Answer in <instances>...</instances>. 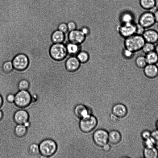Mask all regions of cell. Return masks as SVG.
I'll return each instance as SVG.
<instances>
[{"label": "cell", "instance_id": "6da1fadb", "mask_svg": "<svg viewBox=\"0 0 158 158\" xmlns=\"http://www.w3.org/2000/svg\"><path fill=\"white\" fill-rule=\"evenodd\" d=\"M39 145L41 155L40 157H51L56 152L57 149L56 142L50 138L43 140Z\"/></svg>", "mask_w": 158, "mask_h": 158}, {"label": "cell", "instance_id": "7a4b0ae2", "mask_svg": "<svg viewBox=\"0 0 158 158\" xmlns=\"http://www.w3.org/2000/svg\"><path fill=\"white\" fill-rule=\"evenodd\" d=\"M145 42L142 35L135 34L125 38L124 45L125 48L135 53L141 50Z\"/></svg>", "mask_w": 158, "mask_h": 158}, {"label": "cell", "instance_id": "3957f363", "mask_svg": "<svg viewBox=\"0 0 158 158\" xmlns=\"http://www.w3.org/2000/svg\"><path fill=\"white\" fill-rule=\"evenodd\" d=\"M31 101V96L27 90H20L15 95L14 103L19 109H23L28 106Z\"/></svg>", "mask_w": 158, "mask_h": 158}, {"label": "cell", "instance_id": "277c9868", "mask_svg": "<svg viewBox=\"0 0 158 158\" xmlns=\"http://www.w3.org/2000/svg\"><path fill=\"white\" fill-rule=\"evenodd\" d=\"M50 53L52 57L57 60L66 58L68 54L66 45L63 43L53 44L50 48Z\"/></svg>", "mask_w": 158, "mask_h": 158}, {"label": "cell", "instance_id": "5b68a950", "mask_svg": "<svg viewBox=\"0 0 158 158\" xmlns=\"http://www.w3.org/2000/svg\"><path fill=\"white\" fill-rule=\"evenodd\" d=\"M98 121L94 116L88 114L85 117L81 118L80 123L79 127L81 131L84 133H89L93 130L96 127Z\"/></svg>", "mask_w": 158, "mask_h": 158}, {"label": "cell", "instance_id": "8992f818", "mask_svg": "<svg viewBox=\"0 0 158 158\" xmlns=\"http://www.w3.org/2000/svg\"><path fill=\"white\" fill-rule=\"evenodd\" d=\"M138 23L145 29L149 28L156 23L153 13L150 11H146L139 16Z\"/></svg>", "mask_w": 158, "mask_h": 158}, {"label": "cell", "instance_id": "52a82bcc", "mask_svg": "<svg viewBox=\"0 0 158 158\" xmlns=\"http://www.w3.org/2000/svg\"><path fill=\"white\" fill-rule=\"evenodd\" d=\"M12 63L14 68L17 70H22L27 67L29 64V60L26 55L20 53L17 55L14 58Z\"/></svg>", "mask_w": 158, "mask_h": 158}, {"label": "cell", "instance_id": "ba28073f", "mask_svg": "<svg viewBox=\"0 0 158 158\" xmlns=\"http://www.w3.org/2000/svg\"><path fill=\"white\" fill-rule=\"evenodd\" d=\"M109 134L106 130L99 129L96 131L93 135V139L95 144L99 147H103L108 141Z\"/></svg>", "mask_w": 158, "mask_h": 158}, {"label": "cell", "instance_id": "9c48e42d", "mask_svg": "<svg viewBox=\"0 0 158 158\" xmlns=\"http://www.w3.org/2000/svg\"><path fill=\"white\" fill-rule=\"evenodd\" d=\"M136 23L135 22L123 23L119 27L120 35L126 38L135 33Z\"/></svg>", "mask_w": 158, "mask_h": 158}, {"label": "cell", "instance_id": "30bf717a", "mask_svg": "<svg viewBox=\"0 0 158 158\" xmlns=\"http://www.w3.org/2000/svg\"><path fill=\"white\" fill-rule=\"evenodd\" d=\"M86 35L81 31L75 30L70 31L68 38L69 42L79 44L84 41Z\"/></svg>", "mask_w": 158, "mask_h": 158}, {"label": "cell", "instance_id": "8fae6325", "mask_svg": "<svg viewBox=\"0 0 158 158\" xmlns=\"http://www.w3.org/2000/svg\"><path fill=\"white\" fill-rule=\"evenodd\" d=\"M143 69V74L147 78L153 79L158 77V66L156 64H147Z\"/></svg>", "mask_w": 158, "mask_h": 158}, {"label": "cell", "instance_id": "7c38bea8", "mask_svg": "<svg viewBox=\"0 0 158 158\" xmlns=\"http://www.w3.org/2000/svg\"><path fill=\"white\" fill-rule=\"evenodd\" d=\"M29 115L28 112L23 109L17 110L14 113L13 119L17 124H23L29 120Z\"/></svg>", "mask_w": 158, "mask_h": 158}, {"label": "cell", "instance_id": "4fadbf2b", "mask_svg": "<svg viewBox=\"0 0 158 158\" xmlns=\"http://www.w3.org/2000/svg\"><path fill=\"white\" fill-rule=\"evenodd\" d=\"M80 63L76 57H70L65 61V67L66 70L69 72L76 71L80 68Z\"/></svg>", "mask_w": 158, "mask_h": 158}, {"label": "cell", "instance_id": "5bb4252c", "mask_svg": "<svg viewBox=\"0 0 158 158\" xmlns=\"http://www.w3.org/2000/svg\"><path fill=\"white\" fill-rule=\"evenodd\" d=\"M142 35L146 42L155 44L158 42V32L154 29H146Z\"/></svg>", "mask_w": 158, "mask_h": 158}, {"label": "cell", "instance_id": "9a60e30c", "mask_svg": "<svg viewBox=\"0 0 158 158\" xmlns=\"http://www.w3.org/2000/svg\"><path fill=\"white\" fill-rule=\"evenodd\" d=\"M156 0H139L141 7L146 11L153 12L157 8Z\"/></svg>", "mask_w": 158, "mask_h": 158}, {"label": "cell", "instance_id": "2e32d148", "mask_svg": "<svg viewBox=\"0 0 158 158\" xmlns=\"http://www.w3.org/2000/svg\"><path fill=\"white\" fill-rule=\"evenodd\" d=\"M113 113L118 118L125 117L127 112L126 107L123 104L118 103L114 105L112 109Z\"/></svg>", "mask_w": 158, "mask_h": 158}, {"label": "cell", "instance_id": "e0dca14e", "mask_svg": "<svg viewBox=\"0 0 158 158\" xmlns=\"http://www.w3.org/2000/svg\"><path fill=\"white\" fill-rule=\"evenodd\" d=\"M74 112L78 117L82 118L89 114L87 108L82 104H79L75 107Z\"/></svg>", "mask_w": 158, "mask_h": 158}, {"label": "cell", "instance_id": "ac0fdd59", "mask_svg": "<svg viewBox=\"0 0 158 158\" xmlns=\"http://www.w3.org/2000/svg\"><path fill=\"white\" fill-rule=\"evenodd\" d=\"M143 155L146 158H157L158 151L154 146L146 147L143 151Z\"/></svg>", "mask_w": 158, "mask_h": 158}, {"label": "cell", "instance_id": "d6986e66", "mask_svg": "<svg viewBox=\"0 0 158 158\" xmlns=\"http://www.w3.org/2000/svg\"><path fill=\"white\" fill-rule=\"evenodd\" d=\"M14 132L16 136L19 138L20 140L25 136L27 132V128L23 124H17L14 129Z\"/></svg>", "mask_w": 158, "mask_h": 158}, {"label": "cell", "instance_id": "ffe728a7", "mask_svg": "<svg viewBox=\"0 0 158 158\" xmlns=\"http://www.w3.org/2000/svg\"><path fill=\"white\" fill-rule=\"evenodd\" d=\"M65 38L64 33L58 30L54 31L52 35V39L54 44L63 43Z\"/></svg>", "mask_w": 158, "mask_h": 158}, {"label": "cell", "instance_id": "44dd1931", "mask_svg": "<svg viewBox=\"0 0 158 158\" xmlns=\"http://www.w3.org/2000/svg\"><path fill=\"white\" fill-rule=\"evenodd\" d=\"M121 139V135L117 131H112L109 134L108 140L112 144H117L118 143Z\"/></svg>", "mask_w": 158, "mask_h": 158}, {"label": "cell", "instance_id": "7402d4cb", "mask_svg": "<svg viewBox=\"0 0 158 158\" xmlns=\"http://www.w3.org/2000/svg\"><path fill=\"white\" fill-rule=\"evenodd\" d=\"M28 151L31 158L40 157L41 155L39 144L36 143L31 144L29 146Z\"/></svg>", "mask_w": 158, "mask_h": 158}, {"label": "cell", "instance_id": "603a6c76", "mask_svg": "<svg viewBox=\"0 0 158 158\" xmlns=\"http://www.w3.org/2000/svg\"><path fill=\"white\" fill-rule=\"evenodd\" d=\"M148 64H156L158 62V55L155 51L145 54Z\"/></svg>", "mask_w": 158, "mask_h": 158}, {"label": "cell", "instance_id": "cb8c5ba5", "mask_svg": "<svg viewBox=\"0 0 158 158\" xmlns=\"http://www.w3.org/2000/svg\"><path fill=\"white\" fill-rule=\"evenodd\" d=\"M68 54H77L80 51L79 44L69 42L66 45Z\"/></svg>", "mask_w": 158, "mask_h": 158}, {"label": "cell", "instance_id": "d4e9b609", "mask_svg": "<svg viewBox=\"0 0 158 158\" xmlns=\"http://www.w3.org/2000/svg\"><path fill=\"white\" fill-rule=\"evenodd\" d=\"M135 65L139 69H143L147 64L145 56L140 55L137 56L135 60Z\"/></svg>", "mask_w": 158, "mask_h": 158}, {"label": "cell", "instance_id": "484cf974", "mask_svg": "<svg viewBox=\"0 0 158 158\" xmlns=\"http://www.w3.org/2000/svg\"><path fill=\"white\" fill-rule=\"evenodd\" d=\"M76 57L81 63H85L89 59V55L88 53L85 51H81L77 54Z\"/></svg>", "mask_w": 158, "mask_h": 158}, {"label": "cell", "instance_id": "4316f807", "mask_svg": "<svg viewBox=\"0 0 158 158\" xmlns=\"http://www.w3.org/2000/svg\"><path fill=\"white\" fill-rule=\"evenodd\" d=\"M155 44L145 42L141 50L146 54L155 51Z\"/></svg>", "mask_w": 158, "mask_h": 158}, {"label": "cell", "instance_id": "83f0119b", "mask_svg": "<svg viewBox=\"0 0 158 158\" xmlns=\"http://www.w3.org/2000/svg\"><path fill=\"white\" fill-rule=\"evenodd\" d=\"M14 69L12 61H7L5 62L3 64L2 69L4 72L9 73L11 72Z\"/></svg>", "mask_w": 158, "mask_h": 158}, {"label": "cell", "instance_id": "f1b7e54d", "mask_svg": "<svg viewBox=\"0 0 158 158\" xmlns=\"http://www.w3.org/2000/svg\"><path fill=\"white\" fill-rule=\"evenodd\" d=\"M29 85L28 81L26 79H22L20 81L18 85L19 90H27L29 88Z\"/></svg>", "mask_w": 158, "mask_h": 158}, {"label": "cell", "instance_id": "f546056e", "mask_svg": "<svg viewBox=\"0 0 158 158\" xmlns=\"http://www.w3.org/2000/svg\"><path fill=\"white\" fill-rule=\"evenodd\" d=\"M135 53L124 48L123 50L122 54L123 57L126 59L130 60L134 57Z\"/></svg>", "mask_w": 158, "mask_h": 158}, {"label": "cell", "instance_id": "4dcf8cb0", "mask_svg": "<svg viewBox=\"0 0 158 158\" xmlns=\"http://www.w3.org/2000/svg\"><path fill=\"white\" fill-rule=\"evenodd\" d=\"M133 15L130 13L124 14L122 17L123 23L134 22Z\"/></svg>", "mask_w": 158, "mask_h": 158}, {"label": "cell", "instance_id": "1f68e13d", "mask_svg": "<svg viewBox=\"0 0 158 158\" xmlns=\"http://www.w3.org/2000/svg\"><path fill=\"white\" fill-rule=\"evenodd\" d=\"M151 137L154 145L158 146V129L154 131L151 133Z\"/></svg>", "mask_w": 158, "mask_h": 158}, {"label": "cell", "instance_id": "d6a6232c", "mask_svg": "<svg viewBox=\"0 0 158 158\" xmlns=\"http://www.w3.org/2000/svg\"><path fill=\"white\" fill-rule=\"evenodd\" d=\"M146 29L138 23H136V29L135 34L142 35Z\"/></svg>", "mask_w": 158, "mask_h": 158}, {"label": "cell", "instance_id": "836d02e7", "mask_svg": "<svg viewBox=\"0 0 158 158\" xmlns=\"http://www.w3.org/2000/svg\"><path fill=\"white\" fill-rule=\"evenodd\" d=\"M58 30L64 33L68 31L67 24L64 23H60L58 25Z\"/></svg>", "mask_w": 158, "mask_h": 158}, {"label": "cell", "instance_id": "e575fe53", "mask_svg": "<svg viewBox=\"0 0 158 158\" xmlns=\"http://www.w3.org/2000/svg\"><path fill=\"white\" fill-rule=\"evenodd\" d=\"M15 95L12 94H8L6 97V101L9 103L11 104L14 102Z\"/></svg>", "mask_w": 158, "mask_h": 158}, {"label": "cell", "instance_id": "d590c367", "mask_svg": "<svg viewBox=\"0 0 158 158\" xmlns=\"http://www.w3.org/2000/svg\"><path fill=\"white\" fill-rule=\"evenodd\" d=\"M141 135L142 138L145 140L151 137V133L148 130H144L142 131Z\"/></svg>", "mask_w": 158, "mask_h": 158}, {"label": "cell", "instance_id": "8d00e7d4", "mask_svg": "<svg viewBox=\"0 0 158 158\" xmlns=\"http://www.w3.org/2000/svg\"><path fill=\"white\" fill-rule=\"evenodd\" d=\"M118 117L113 113L110 114V122L113 124H116L118 121Z\"/></svg>", "mask_w": 158, "mask_h": 158}, {"label": "cell", "instance_id": "74e56055", "mask_svg": "<svg viewBox=\"0 0 158 158\" xmlns=\"http://www.w3.org/2000/svg\"><path fill=\"white\" fill-rule=\"evenodd\" d=\"M68 30L71 31L75 30L76 28V25L73 22H70L67 24Z\"/></svg>", "mask_w": 158, "mask_h": 158}, {"label": "cell", "instance_id": "f35d334b", "mask_svg": "<svg viewBox=\"0 0 158 158\" xmlns=\"http://www.w3.org/2000/svg\"><path fill=\"white\" fill-rule=\"evenodd\" d=\"M146 147H151L154 146V145L153 142L151 137L145 140Z\"/></svg>", "mask_w": 158, "mask_h": 158}, {"label": "cell", "instance_id": "ab89813d", "mask_svg": "<svg viewBox=\"0 0 158 158\" xmlns=\"http://www.w3.org/2000/svg\"><path fill=\"white\" fill-rule=\"evenodd\" d=\"M156 22L158 23V8L153 13Z\"/></svg>", "mask_w": 158, "mask_h": 158}, {"label": "cell", "instance_id": "60d3db41", "mask_svg": "<svg viewBox=\"0 0 158 158\" xmlns=\"http://www.w3.org/2000/svg\"><path fill=\"white\" fill-rule=\"evenodd\" d=\"M102 147L103 150L106 152L109 151L110 148V145L107 143L104 145Z\"/></svg>", "mask_w": 158, "mask_h": 158}, {"label": "cell", "instance_id": "b9f144b4", "mask_svg": "<svg viewBox=\"0 0 158 158\" xmlns=\"http://www.w3.org/2000/svg\"><path fill=\"white\" fill-rule=\"evenodd\" d=\"M81 30L85 35H87L89 33L88 29L85 27H83Z\"/></svg>", "mask_w": 158, "mask_h": 158}, {"label": "cell", "instance_id": "7bdbcfd3", "mask_svg": "<svg viewBox=\"0 0 158 158\" xmlns=\"http://www.w3.org/2000/svg\"><path fill=\"white\" fill-rule=\"evenodd\" d=\"M3 103V100L2 95L0 94V108L2 106Z\"/></svg>", "mask_w": 158, "mask_h": 158}, {"label": "cell", "instance_id": "ee69618b", "mask_svg": "<svg viewBox=\"0 0 158 158\" xmlns=\"http://www.w3.org/2000/svg\"><path fill=\"white\" fill-rule=\"evenodd\" d=\"M155 45V51L158 55V42Z\"/></svg>", "mask_w": 158, "mask_h": 158}, {"label": "cell", "instance_id": "f6af8a7d", "mask_svg": "<svg viewBox=\"0 0 158 158\" xmlns=\"http://www.w3.org/2000/svg\"><path fill=\"white\" fill-rule=\"evenodd\" d=\"M3 114L2 111L0 110V121H1L3 118Z\"/></svg>", "mask_w": 158, "mask_h": 158}, {"label": "cell", "instance_id": "bcb514c9", "mask_svg": "<svg viewBox=\"0 0 158 158\" xmlns=\"http://www.w3.org/2000/svg\"><path fill=\"white\" fill-rule=\"evenodd\" d=\"M156 126L157 128H158V119L157 120L156 123Z\"/></svg>", "mask_w": 158, "mask_h": 158}, {"label": "cell", "instance_id": "7dc6e473", "mask_svg": "<svg viewBox=\"0 0 158 158\" xmlns=\"http://www.w3.org/2000/svg\"></svg>", "mask_w": 158, "mask_h": 158}, {"label": "cell", "instance_id": "c3c4849f", "mask_svg": "<svg viewBox=\"0 0 158 158\" xmlns=\"http://www.w3.org/2000/svg\"></svg>", "mask_w": 158, "mask_h": 158}]
</instances>
